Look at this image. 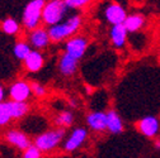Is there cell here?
Returning a JSON list of instances; mask_svg holds the SVG:
<instances>
[{
    "mask_svg": "<svg viewBox=\"0 0 160 158\" xmlns=\"http://www.w3.org/2000/svg\"><path fill=\"white\" fill-rule=\"evenodd\" d=\"M7 138V141L13 144L14 147H17L18 149H28L32 144H31V141H29V138L21 130H9L5 135Z\"/></svg>",
    "mask_w": 160,
    "mask_h": 158,
    "instance_id": "obj_12",
    "label": "cell"
},
{
    "mask_svg": "<svg viewBox=\"0 0 160 158\" xmlns=\"http://www.w3.org/2000/svg\"><path fill=\"white\" fill-rule=\"evenodd\" d=\"M68 9H80L89 4L88 0H65Z\"/></svg>",
    "mask_w": 160,
    "mask_h": 158,
    "instance_id": "obj_24",
    "label": "cell"
},
{
    "mask_svg": "<svg viewBox=\"0 0 160 158\" xmlns=\"http://www.w3.org/2000/svg\"><path fill=\"white\" fill-rule=\"evenodd\" d=\"M31 84L26 81H17L14 82L10 89H9V96L12 101H18V103H26L28 97L31 96Z\"/></svg>",
    "mask_w": 160,
    "mask_h": 158,
    "instance_id": "obj_9",
    "label": "cell"
},
{
    "mask_svg": "<svg viewBox=\"0 0 160 158\" xmlns=\"http://www.w3.org/2000/svg\"><path fill=\"white\" fill-rule=\"evenodd\" d=\"M82 24H83L82 15L79 14L71 15L66 21L48 28L50 39L52 42H61L66 38H70L82 28Z\"/></svg>",
    "mask_w": 160,
    "mask_h": 158,
    "instance_id": "obj_1",
    "label": "cell"
},
{
    "mask_svg": "<svg viewBox=\"0 0 160 158\" xmlns=\"http://www.w3.org/2000/svg\"><path fill=\"white\" fill-rule=\"evenodd\" d=\"M78 63L79 61L74 60V58H71L70 56H68L66 53H64L61 56V58H60V63H58V70L60 72H61L64 76L66 77H70L72 76L76 70H78Z\"/></svg>",
    "mask_w": 160,
    "mask_h": 158,
    "instance_id": "obj_15",
    "label": "cell"
},
{
    "mask_svg": "<svg viewBox=\"0 0 160 158\" xmlns=\"http://www.w3.org/2000/svg\"><path fill=\"white\" fill-rule=\"evenodd\" d=\"M28 41H29V46L36 48V51H39V49H45L50 44L51 39L48 35V30H46L45 28H37L34 30H31Z\"/></svg>",
    "mask_w": 160,
    "mask_h": 158,
    "instance_id": "obj_10",
    "label": "cell"
},
{
    "mask_svg": "<svg viewBox=\"0 0 160 158\" xmlns=\"http://www.w3.org/2000/svg\"><path fill=\"white\" fill-rule=\"evenodd\" d=\"M13 52H14L15 58H18V60H21V61H24L28 57V54L32 52V48H31L29 43H27L24 41H19L15 43Z\"/></svg>",
    "mask_w": 160,
    "mask_h": 158,
    "instance_id": "obj_19",
    "label": "cell"
},
{
    "mask_svg": "<svg viewBox=\"0 0 160 158\" xmlns=\"http://www.w3.org/2000/svg\"><path fill=\"white\" fill-rule=\"evenodd\" d=\"M2 29H3L4 33H7L9 35H14L19 32L21 26H19V23L15 21L14 18H7L5 21H3V23H2Z\"/></svg>",
    "mask_w": 160,
    "mask_h": 158,
    "instance_id": "obj_21",
    "label": "cell"
},
{
    "mask_svg": "<svg viewBox=\"0 0 160 158\" xmlns=\"http://www.w3.org/2000/svg\"><path fill=\"white\" fill-rule=\"evenodd\" d=\"M154 147H155V149H160V139H156V141H155Z\"/></svg>",
    "mask_w": 160,
    "mask_h": 158,
    "instance_id": "obj_27",
    "label": "cell"
},
{
    "mask_svg": "<svg viewBox=\"0 0 160 158\" xmlns=\"http://www.w3.org/2000/svg\"><path fill=\"white\" fill-rule=\"evenodd\" d=\"M87 138H88V130L85 128H75L65 141L64 149L66 152H75L87 142Z\"/></svg>",
    "mask_w": 160,
    "mask_h": 158,
    "instance_id": "obj_8",
    "label": "cell"
},
{
    "mask_svg": "<svg viewBox=\"0 0 160 158\" xmlns=\"http://www.w3.org/2000/svg\"><path fill=\"white\" fill-rule=\"evenodd\" d=\"M4 96H5V92H4V87L0 85V103H4Z\"/></svg>",
    "mask_w": 160,
    "mask_h": 158,
    "instance_id": "obj_26",
    "label": "cell"
},
{
    "mask_svg": "<svg viewBox=\"0 0 160 158\" xmlns=\"http://www.w3.org/2000/svg\"><path fill=\"white\" fill-rule=\"evenodd\" d=\"M45 58L39 51H32L24 60V67L29 72H38L43 67Z\"/></svg>",
    "mask_w": 160,
    "mask_h": 158,
    "instance_id": "obj_13",
    "label": "cell"
},
{
    "mask_svg": "<svg viewBox=\"0 0 160 158\" xmlns=\"http://www.w3.org/2000/svg\"><path fill=\"white\" fill-rule=\"evenodd\" d=\"M137 130L146 138H155L160 133V122L156 116L148 115L140 119L136 124Z\"/></svg>",
    "mask_w": 160,
    "mask_h": 158,
    "instance_id": "obj_6",
    "label": "cell"
},
{
    "mask_svg": "<svg viewBox=\"0 0 160 158\" xmlns=\"http://www.w3.org/2000/svg\"><path fill=\"white\" fill-rule=\"evenodd\" d=\"M46 2H43V0H32L26 5L22 18V22L26 29L34 30L39 28V22L42 21V10Z\"/></svg>",
    "mask_w": 160,
    "mask_h": 158,
    "instance_id": "obj_3",
    "label": "cell"
},
{
    "mask_svg": "<svg viewBox=\"0 0 160 158\" xmlns=\"http://www.w3.org/2000/svg\"><path fill=\"white\" fill-rule=\"evenodd\" d=\"M65 134H66L65 129H61V128L47 130L36 137L34 146L41 152H50L56 147H58V144L64 141Z\"/></svg>",
    "mask_w": 160,
    "mask_h": 158,
    "instance_id": "obj_4",
    "label": "cell"
},
{
    "mask_svg": "<svg viewBox=\"0 0 160 158\" xmlns=\"http://www.w3.org/2000/svg\"><path fill=\"white\" fill-rule=\"evenodd\" d=\"M7 105H8L12 119H21V118H23L29 110V105L27 103H18V101L10 100L7 103Z\"/></svg>",
    "mask_w": 160,
    "mask_h": 158,
    "instance_id": "obj_18",
    "label": "cell"
},
{
    "mask_svg": "<svg viewBox=\"0 0 160 158\" xmlns=\"http://www.w3.org/2000/svg\"><path fill=\"white\" fill-rule=\"evenodd\" d=\"M104 18L109 24H112V27L121 26L126 21L127 13L119 3H109L104 9Z\"/></svg>",
    "mask_w": 160,
    "mask_h": 158,
    "instance_id": "obj_7",
    "label": "cell"
},
{
    "mask_svg": "<svg viewBox=\"0 0 160 158\" xmlns=\"http://www.w3.org/2000/svg\"><path fill=\"white\" fill-rule=\"evenodd\" d=\"M109 38H111L112 44L116 48H122L127 41V30L123 27V24L113 26L109 30Z\"/></svg>",
    "mask_w": 160,
    "mask_h": 158,
    "instance_id": "obj_14",
    "label": "cell"
},
{
    "mask_svg": "<svg viewBox=\"0 0 160 158\" xmlns=\"http://www.w3.org/2000/svg\"><path fill=\"white\" fill-rule=\"evenodd\" d=\"M31 91L37 97H42L46 95V87L39 82H31Z\"/></svg>",
    "mask_w": 160,
    "mask_h": 158,
    "instance_id": "obj_23",
    "label": "cell"
},
{
    "mask_svg": "<svg viewBox=\"0 0 160 158\" xmlns=\"http://www.w3.org/2000/svg\"><path fill=\"white\" fill-rule=\"evenodd\" d=\"M144 24H145V16L142 14H130L126 18L123 27L126 28L127 33H135L141 29Z\"/></svg>",
    "mask_w": 160,
    "mask_h": 158,
    "instance_id": "obj_17",
    "label": "cell"
},
{
    "mask_svg": "<svg viewBox=\"0 0 160 158\" xmlns=\"http://www.w3.org/2000/svg\"><path fill=\"white\" fill-rule=\"evenodd\" d=\"M41 151H39L34 144H32L28 149L24 151L23 153V158H41Z\"/></svg>",
    "mask_w": 160,
    "mask_h": 158,
    "instance_id": "obj_25",
    "label": "cell"
},
{
    "mask_svg": "<svg viewBox=\"0 0 160 158\" xmlns=\"http://www.w3.org/2000/svg\"><path fill=\"white\" fill-rule=\"evenodd\" d=\"M107 130L112 134H119L123 132V122L119 114L114 110L107 113Z\"/></svg>",
    "mask_w": 160,
    "mask_h": 158,
    "instance_id": "obj_16",
    "label": "cell"
},
{
    "mask_svg": "<svg viewBox=\"0 0 160 158\" xmlns=\"http://www.w3.org/2000/svg\"><path fill=\"white\" fill-rule=\"evenodd\" d=\"M87 125L93 132H104L107 130V113L93 111L87 115Z\"/></svg>",
    "mask_w": 160,
    "mask_h": 158,
    "instance_id": "obj_11",
    "label": "cell"
},
{
    "mask_svg": "<svg viewBox=\"0 0 160 158\" xmlns=\"http://www.w3.org/2000/svg\"><path fill=\"white\" fill-rule=\"evenodd\" d=\"M87 48H88V39L83 35H76L70 38L66 42L64 53H66L68 56H70L76 61H80L85 54Z\"/></svg>",
    "mask_w": 160,
    "mask_h": 158,
    "instance_id": "obj_5",
    "label": "cell"
},
{
    "mask_svg": "<svg viewBox=\"0 0 160 158\" xmlns=\"http://www.w3.org/2000/svg\"><path fill=\"white\" fill-rule=\"evenodd\" d=\"M10 120H12V116H10L7 103H0V127L7 125Z\"/></svg>",
    "mask_w": 160,
    "mask_h": 158,
    "instance_id": "obj_22",
    "label": "cell"
},
{
    "mask_svg": "<svg viewBox=\"0 0 160 158\" xmlns=\"http://www.w3.org/2000/svg\"><path fill=\"white\" fill-rule=\"evenodd\" d=\"M68 7L65 4V0H51L46 2L43 10H42V21L45 24L53 27L62 22L68 13Z\"/></svg>",
    "mask_w": 160,
    "mask_h": 158,
    "instance_id": "obj_2",
    "label": "cell"
},
{
    "mask_svg": "<svg viewBox=\"0 0 160 158\" xmlns=\"http://www.w3.org/2000/svg\"><path fill=\"white\" fill-rule=\"evenodd\" d=\"M55 123L58 125V128L61 129H65V128H69L71 127V124L74 123V115L71 111L69 110H65V111H61L55 119Z\"/></svg>",
    "mask_w": 160,
    "mask_h": 158,
    "instance_id": "obj_20",
    "label": "cell"
}]
</instances>
